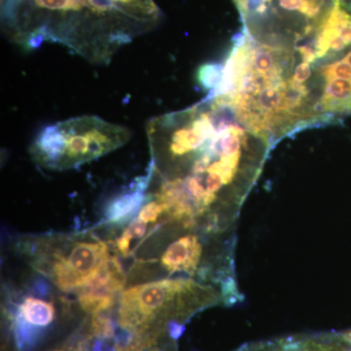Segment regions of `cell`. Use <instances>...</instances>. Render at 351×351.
<instances>
[{
    "mask_svg": "<svg viewBox=\"0 0 351 351\" xmlns=\"http://www.w3.org/2000/svg\"><path fill=\"white\" fill-rule=\"evenodd\" d=\"M160 18L154 0H2L4 29L25 48L59 43L90 63L107 64Z\"/></svg>",
    "mask_w": 351,
    "mask_h": 351,
    "instance_id": "1",
    "label": "cell"
},
{
    "mask_svg": "<svg viewBox=\"0 0 351 351\" xmlns=\"http://www.w3.org/2000/svg\"><path fill=\"white\" fill-rule=\"evenodd\" d=\"M338 0H235L242 32L255 43L291 49L315 38Z\"/></svg>",
    "mask_w": 351,
    "mask_h": 351,
    "instance_id": "2",
    "label": "cell"
},
{
    "mask_svg": "<svg viewBox=\"0 0 351 351\" xmlns=\"http://www.w3.org/2000/svg\"><path fill=\"white\" fill-rule=\"evenodd\" d=\"M129 138L126 127L84 115L45 127L34 138L29 152L43 167L69 169L119 149Z\"/></svg>",
    "mask_w": 351,
    "mask_h": 351,
    "instance_id": "3",
    "label": "cell"
},
{
    "mask_svg": "<svg viewBox=\"0 0 351 351\" xmlns=\"http://www.w3.org/2000/svg\"><path fill=\"white\" fill-rule=\"evenodd\" d=\"M218 295L189 279L141 284L123 291L120 298L119 324L122 329L147 334L160 315H182L213 304Z\"/></svg>",
    "mask_w": 351,
    "mask_h": 351,
    "instance_id": "4",
    "label": "cell"
},
{
    "mask_svg": "<svg viewBox=\"0 0 351 351\" xmlns=\"http://www.w3.org/2000/svg\"><path fill=\"white\" fill-rule=\"evenodd\" d=\"M110 258L105 242L84 240L71 242L60 250L55 249L52 254L39 256L34 267L47 274L58 288L69 292L84 286Z\"/></svg>",
    "mask_w": 351,
    "mask_h": 351,
    "instance_id": "5",
    "label": "cell"
},
{
    "mask_svg": "<svg viewBox=\"0 0 351 351\" xmlns=\"http://www.w3.org/2000/svg\"><path fill=\"white\" fill-rule=\"evenodd\" d=\"M320 93V107L330 119L339 124L351 117V50L322 69Z\"/></svg>",
    "mask_w": 351,
    "mask_h": 351,
    "instance_id": "6",
    "label": "cell"
},
{
    "mask_svg": "<svg viewBox=\"0 0 351 351\" xmlns=\"http://www.w3.org/2000/svg\"><path fill=\"white\" fill-rule=\"evenodd\" d=\"M203 247L195 234L180 237L168 247L161 258V265L169 271L195 274L199 265Z\"/></svg>",
    "mask_w": 351,
    "mask_h": 351,
    "instance_id": "7",
    "label": "cell"
},
{
    "mask_svg": "<svg viewBox=\"0 0 351 351\" xmlns=\"http://www.w3.org/2000/svg\"><path fill=\"white\" fill-rule=\"evenodd\" d=\"M147 196L142 189L134 188L131 193L120 195L108 205L106 218L110 223H121L133 216L145 204Z\"/></svg>",
    "mask_w": 351,
    "mask_h": 351,
    "instance_id": "8",
    "label": "cell"
},
{
    "mask_svg": "<svg viewBox=\"0 0 351 351\" xmlns=\"http://www.w3.org/2000/svg\"><path fill=\"white\" fill-rule=\"evenodd\" d=\"M19 313L25 321L34 326L44 327L52 323L56 311L51 302L27 297L21 304Z\"/></svg>",
    "mask_w": 351,
    "mask_h": 351,
    "instance_id": "9",
    "label": "cell"
},
{
    "mask_svg": "<svg viewBox=\"0 0 351 351\" xmlns=\"http://www.w3.org/2000/svg\"><path fill=\"white\" fill-rule=\"evenodd\" d=\"M115 295L96 294V293L80 292L78 301L83 311L88 313H106L114 304Z\"/></svg>",
    "mask_w": 351,
    "mask_h": 351,
    "instance_id": "10",
    "label": "cell"
},
{
    "mask_svg": "<svg viewBox=\"0 0 351 351\" xmlns=\"http://www.w3.org/2000/svg\"><path fill=\"white\" fill-rule=\"evenodd\" d=\"M14 327H15L16 341L20 348L34 345L40 334V329L32 326L31 323L24 319L20 313L16 315Z\"/></svg>",
    "mask_w": 351,
    "mask_h": 351,
    "instance_id": "11",
    "label": "cell"
},
{
    "mask_svg": "<svg viewBox=\"0 0 351 351\" xmlns=\"http://www.w3.org/2000/svg\"><path fill=\"white\" fill-rule=\"evenodd\" d=\"M223 64H206L201 66L197 73L198 83L205 90L212 91L221 80Z\"/></svg>",
    "mask_w": 351,
    "mask_h": 351,
    "instance_id": "12",
    "label": "cell"
},
{
    "mask_svg": "<svg viewBox=\"0 0 351 351\" xmlns=\"http://www.w3.org/2000/svg\"><path fill=\"white\" fill-rule=\"evenodd\" d=\"M93 314L91 323V331L95 336L101 339L113 338L115 335L114 324L110 317L104 314Z\"/></svg>",
    "mask_w": 351,
    "mask_h": 351,
    "instance_id": "13",
    "label": "cell"
},
{
    "mask_svg": "<svg viewBox=\"0 0 351 351\" xmlns=\"http://www.w3.org/2000/svg\"><path fill=\"white\" fill-rule=\"evenodd\" d=\"M165 214V209L163 205L156 200H149L141 208L138 218L143 219L145 223H156L161 215Z\"/></svg>",
    "mask_w": 351,
    "mask_h": 351,
    "instance_id": "14",
    "label": "cell"
},
{
    "mask_svg": "<svg viewBox=\"0 0 351 351\" xmlns=\"http://www.w3.org/2000/svg\"><path fill=\"white\" fill-rule=\"evenodd\" d=\"M145 230H147V223L138 217V219H134L130 226L124 230V233L131 239H141L145 234Z\"/></svg>",
    "mask_w": 351,
    "mask_h": 351,
    "instance_id": "15",
    "label": "cell"
},
{
    "mask_svg": "<svg viewBox=\"0 0 351 351\" xmlns=\"http://www.w3.org/2000/svg\"><path fill=\"white\" fill-rule=\"evenodd\" d=\"M132 239L128 235H126L125 233L123 232L122 237H120L117 242V250L120 252L122 256L124 257H127L130 253V244Z\"/></svg>",
    "mask_w": 351,
    "mask_h": 351,
    "instance_id": "16",
    "label": "cell"
},
{
    "mask_svg": "<svg viewBox=\"0 0 351 351\" xmlns=\"http://www.w3.org/2000/svg\"><path fill=\"white\" fill-rule=\"evenodd\" d=\"M184 326L182 324L176 322V321H171L168 324V332L171 338L178 339L184 334Z\"/></svg>",
    "mask_w": 351,
    "mask_h": 351,
    "instance_id": "17",
    "label": "cell"
},
{
    "mask_svg": "<svg viewBox=\"0 0 351 351\" xmlns=\"http://www.w3.org/2000/svg\"><path fill=\"white\" fill-rule=\"evenodd\" d=\"M48 291H49V289H48L47 285H46L44 282H39L36 284V292L38 293V294L44 295L47 294Z\"/></svg>",
    "mask_w": 351,
    "mask_h": 351,
    "instance_id": "18",
    "label": "cell"
},
{
    "mask_svg": "<svg viewBox=\"0 0 351 351\" xmlns=\"http://www.w3.org/2000/svg\"><path fill=\"white\" fill-rule=\"evenodd\" d=\"M93 351H105L103 348V341L99 339L96 343H95Z\"/></svg>",
    "mask_w": 351,
    "mask_h": 351,
    "instance_id": "19",
    "label": "cell"
},
{
    "mask_svg": "<svg viewBox=\"0 0 351 351\" xmlns=\"http://www.w3.org/2000/svg\"><path fill=\"white\" fill-rule=\"evenodd\" d=\"M131 351H145V350H134ZM149 351H157V350H149Z\"/></svg>",
    "mask_w": 351,
    "mask_h": 351,
    "instance_id": "20",
    "label": "cell"
},
{
    "mask_svg": "<svg viewBox=\"0 0 351 351\" xmlns=\"http://www.w3.org/2000/svg\"><path fill=\"white\" fill-rule=\"evenodd\" d=\"M55 351H64L63 350H55Z\"/></svg>",
    "mask_w": 351,
    "mask_h": 351,
    "instance_id": "21",
    "label": "cell"
}]
</instances>
